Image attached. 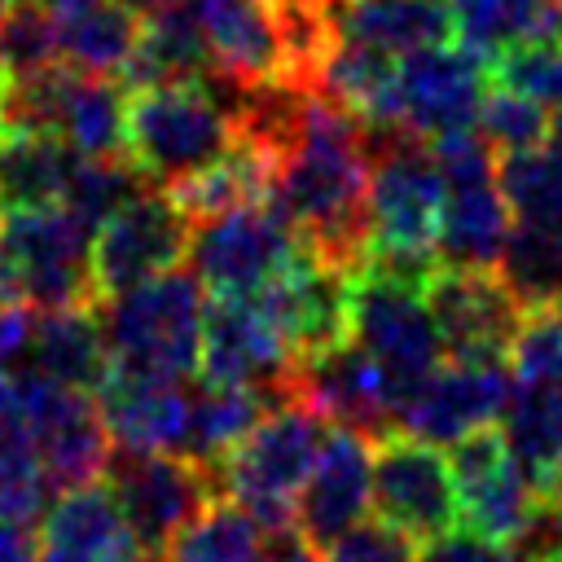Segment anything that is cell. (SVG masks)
<instances>
[{"label": "cell", "instance_id": "6da1fadb", "mask_svg": "<svg viewBox=\"0 0 562 562\" xmlns=\"http://www.w3.org/2000/svg\"><path fill=\"white\" fill-rule=\"evenodd\" d=\"M312 255L360 272L373 237L369 220V123L325 92H307L303 123L277 158L272 193Z\"/></svg>", "mask_w": 562, "mask_h": 562}, {"label": "cell", "instance_id": "7a4b0ae2", "mask_svg": "<svg viewBox=\"0 0 562 562\" xmlns=\"http://www.w3.org/2000/svg\"><path fill=\"white\" fill-rule=\"evenodd\" d=\"M443 171L430 140L391 123L369 127V255L364 268L426 285L439 268V215H443Z\"/></svg>", "mask_w": 562, "mask_h": 562}, {"label": "cell", "instance_id": "3957f363", "mask_svg": "<svg viewBox=\"0 0 562 562\" xmlns=\"http://www.w3.org/2000/svg\"><path fill=\"white\" fill-rule=\"evenodd\" d=\"M110 369L136 378L184 382L202 360L206 285L193 268H167L123 294L97 303Z\"/></svg>", "mask_w": 562, "mask_h": 562}, {"label": "cell", "instance_id": "277c9868", "mask_svg": "<svg viewBox=\"0 0 562 562\" xmlns=\"http://www.w3.org/2000/svg\"><path fill=\"white\" fill-rule=\"evenodd\" d=\"M233 114L202 83L127 88L123 154L154 189H171L198 176L233 145Z\"/></svg>", "mask_w": 562, "mask_h": 562}, {"label": "cell", "instance_id": "5b68a950", "mask_svg": "<svg viewBox=\"0 0 562 562\" xmlns=\"http://www.w3.org/2000/svg\"><path fill=\"white\" fill-rule=\"evenodd\" d=\"M325 435L329 422L299 395L272 404L220 461V496L237 501L263 531L294 522V496L312 474Z\"/></svg>", "mask_w": 562, "mask_h": 562}, {"label": "cell", "instance_id": "8992f818", "mask_svg": "<svg viewBox=\"0 0 562 562\" xmlns=\"http://www.w3.org/2000/svg\"><path fill=\"white\" fill-rule=\"evenodd\" d=\"M347 338L378 360L395 391V408L426 373H435L448 360L443 334L426 307V285L373 268L351 272Z\"/></svg>", "mask_w": 562, "mask_h": 562}, {"label": "cell", "instance_id": "52a82bcc", "mask_svg": "<svg viewBox=\"0 0 562 562\" xmlns=\"http://www.w3.org/2000/svg\"><path fill=\"white\" fill-rule=\"evenodd\" d=\"M9 391H13V413L22 417L57 492L105 474L114 457V439L105 430V417L92 391L53 382L31 364H18L9 373Z\"/></svg>", "mask_w": 562, "mask_h": 562}, {"label": "cell", "instance_id": "ba28073f", "mask_svg": "<svg viewBox=\"0 0 562 562\" xmlns=\"http://www.w3.org/2000/svg\"><path fill=\"white\" fill-rule=\"evenodd\" d=\"M303 250L307 241L299 237V228L285 220V211L272 198H263L193 220L184 259L211 294H259Z\"/></svg>", "mask_w": 562, "mask_h": 562}, {"label": "cell", "instance_id": "9c48e42d", "mask_svg": "<svg viewBox=\"0 0 562 562\" xmlns=\"http://www.w3.org/2000/svg\"><path fill=\"white\" fill-rule=\"evenodd\" d=\"M0 220H4V246L18 272V294L31 312L79 307V303L97 307L92 228L66 202L0 211Z\"/></svg>", "mask_w": 562, "mask_h": 562}, {"label": "cell", "instance_id": "30bf717a", "mask_svg": "<svg viewBox=\"0 0 562 562\" xmlns=\"http://www.w3.org/2000/svg\"><path fill=\"white\" fill-rule=\"evenodd\" d=\"M202 382L250 386L268 404L294 400L299 356L259 294H215L202 321Z\"/></svg>", "mask_w": 562, "mask_h": 562}, {"label": "cell", "instance_id": "8fae6325", "mask_svg": "<svg viewBox=\"0 0 562 562\" xmlns=\"http://www.w3.org/2000/svg\"><path fill=\"white\" fill-rule=\"evenodd\" d=\"M105 479L119 496V509L127 518L132 540L154 558H162L167 540L220 496V479L184 452L114 448Z\"/></svg>", "mask_w": 562, "mask_h": 562}, {"label": "cell", "instance_id": "7c38bea8", "mask_svg": "<svg viewBox=\"0 0 562 562\" xmlns=\"http://www.w3.org/2000/svg\"><path fill=\"white\" fill-rule=\"evenodd\" d=\"M193 220L180 211V202L167 189H140L132 202H123L110 220L92 233V290L97 303L110 294H123L167 268H176L189 255Z\"/></svg>", "mask_w": 562, "mask_h": 562}, {"label": "cell", "instance_id": "4fadbf2b", "mask_svg": "<svg viewBox=\"0 0 562 562\" xmlns=\"http://www.w3.org/2000/svg\"><path fill=\"white\" fill-rule=\"evenodd\" d=\"M492 88V61L461 40L426 44L400 57V127L422 140L479 127L483 97Z\"/></svg>", "mask_w": 562, "mask_h": 562}, {"label": "cell", "instance_id": "5bb4252c", "mask_svg": "<svg viewBox=\"0 0 562 562\" xmlns=\"http://www.w3.org/2000/svg\"><path fill=\"white\" fill-rule=\"evenodd\" d=\"M514 386V364L505 360H443L426 373L395 408V430L452 448L457 439L487 430Z\"/></svg>", "mask_w": 562, "mask_h": 562}, {"label": "cell", "instance_id": "9a60e30c", "mask_svg": "<svg viewBox=\"0 0 562 562\" xmlns=\"http://www.w3.org/2000/svg\"><path fill=\"white\" fill-rule=\"evenodd\" d=\"M373 509L382 522L413 540L448 531L461 522L457 474L443 448L413 439L404 430L378 439L373 448Z\"/></svg>", "mask_w": 562, "mask_h": 562}, {"label": "cell", "instance_id": "2e32d148", "mask_svg": "<svg viewBox=\"0 0 562 562\" xmlns=\"http://www.w3.org/2000/svg\"><path fill=\"white\" fill-rule=\"evenodd\" d=\"M426 307L443 334L448 360H505L522 321L496 268L439 263L426 277Z\"/></svg>", "mask_w": 562, "mask_h": 562}, {"label": "cell", "instance_id": "e0dca14e", "mask_svg": "<svg viewBox=\"0 0 562 562\" xmlns=\"http://www.w3.org/2000/svg\"><path fill=\"white\" fill-rule=\"evenodd\" d=\"M294 395L312 404L329 426H347L369 443L395 435V391L378 360L351 338L299 360Z\"/></svg>", "mask_w": 562, "mask_h": 562}, {"label": "cell", "instance_id": "ac0fdd59", "mask_svg": "<svg viewBox=\"0 0 562 562\" xmlns=\"http://www.w3.org/2000/svg\"><path fill=\"white\" fill-rule=\"evenodd\" d=\"M452 474H457V501H461V522L514 544L518 531L527 527L540 492L505 448L501 430H474L448 448Z\"/></svg>", "mask_w": 562, "mask_h": 562}, {"label": "cell", "instance_id": "d6986e66", "mask_svg": "<svg viewBox=\"0 0 562 562\" xmlns=\"http://www.w3.org/2000/svg\"><path fill=\"white\" fill-rule=\"evenodd\" d=\"M373 505V448L347 426H329L312 474L294 496V522L325 553L342 531L364 522Z\"/></svg>", "mask_w": 562, "mask_h": 562}, {"label": "cell", "instance_id": "ffe728a7", "mask_svg": "<svg viewBox=\"0 0 562 562\" xmlns=\"http://www.w3.org/2000/svg\"><path fill=\"white\" fill-rule=\"evenodd\" d=\"M259 299L272 312V321L281 325V334L299 360L347 338L351 272L325 263L312 250H303L272 285H263Z\"/></svg>", "mask_w": 562, "mask_h": 562}, {"label": "cell", "instance_id": "44dd1931", "mask_svg": "<svg viewBox=\"0 0 562 562\" xmlns=\"http://www.w3.org/2000/svg\"><path fill=\"white\" fill-rule=\"evenodd\" d=\"M97 404L114 448L127 452H180L189 430V391L167 378L114 373L97 386Z\"/></svg>", "mask_w": 562, "mask_h": 562}, {"label": "cell", "instance_id": "7402d4cb", "mask_svg": "<svg viewBox=\"0 0 562 562\" xmlns=\"http://www.w3.org/2000/svg\"><path fill=\"white\" fill-rule=\"evenodd\" d=\"M321 9L329 40L373 44L391 57L457 35L452 0H321Z\"/></svg>", "mask_w": 562, "mask_h": 562}, {"label": "cell", "instance_id": "603a6c76", "mask_svg": "<svg viewBox=\"0 0 562 562\" xmlns=\"http://www.w3.org/2000/svg\"><path fill=\"white\" fill-rule=\"evenodd\" d=\"M211 66L215 61H211V44H206L198 9L189 0H176L140 18V40L123 66V83L127 88L198 83Z\"/></svg>", "mask_w": 562, "mask_h": 562}, {"label": "cell", "instance_id": "cb8c5ba5", "mask_svg": "<svg viewBox=\"0 0 562 562\" xmlns=\"http://www.w3.org/2000/svg\"><path fill=\"white\" fill-rule=\"evenodd\" d=\"M26 364L48 373L53 382H66V386L97 395V386L110 378V351H105L101 321L92 316V303L35 312Z\"/></svg>", "mask_w": 562, "mask_h": 562}, {"label": "cell", "instance_id": "d4e9b609", "mask_svg": "<svg viewBox=\"0 0 562 562\" xmlns=\"http://www.w3.org/2000/svg\"><path fill=\"white\" fill-rule=\"evenodd\" d=\"M505 448L522 465V474L536 483V492H558L562 470V386L514 378L509 400L496 417Z\"/></svg>", "mask_w": 562, "mask_h": 562}, {"label": "cell", "instance_id": "484cf974", "mask_svg": "<svg viewBox=\"0 0 562 562\" xmlns=\"http://www.w3.org/2000/svg\"><path fill=\"white\" fill-rule=\"evenodd\" d=\"M509 228H514V211H509L496 176L448 184L443 215H439V263L496 268Z\"/></svg>", "mask_w": 562, "mask_h": 562}, {"label": "cell", "instance_id": "4316f807", "mask_svg": "<svg viewBox=\"0 0 562 562\" xmlns=\"http://www.w3.org/2000/svg\"><path fill=\"white\" fill-rule=\"evenodd\" d=\"M40 544L79 553L88 562H114L127 549H140L132 540V531H127V518L119 509L114 487H105L97 479L79 483V487H66L48 505V514L40 522Z\"/></svg>", "mask_w": 562, "mask_h": 562}, {"label": "cell", "instance_id": "83f0119b", "mask_svg": "<svg viewBox=\"0 0 562 562\" xmlns=\"http://www.w3.org/2000/svg\"><path fill=\"white\" fill-rule=\"evenodd\" d=\"M272 176H277V154L250 136H233V145L215 162H206L198 176L171 184L167 193L180 202V211L189 220H206V215H220V211H233L246 202H263L272 193Z\"/></svg>", "mask_w": 562, "mask_h": 562}, {"label": "cell", "instance_id": "f1b7e54d", "mask_svg": "<svg viewBox=\"0 0 562 562\" xmlns=\"http://www.w3.org/2000/svg\"><path fill=\"white\" fill-rule=\"evenodd\" d=\"M79 149L40 127H0V211L61 202Z\"/></svg>", "mask_w": 562, "mask_h": 562}, {"label": "cell", "instance_id": "f546056e", "mask_svg": "<svg viewBox=\"0 0 562 562\" xmlns=\"http://www.w3.org/2000/svg\"><path fill=\"white\" fill-rule=\"evenodd\" d=\"M61 61L88 75H123L136 40L140 13L127 0H88L57 13Z\"/></svg>", "mask_w": 562, "mask_h": 562}, {"label": "cell", "instance_id": "4dcf8cb0", "mask_svg": "<svg viewBox=\"0 0 562 562\" xmlns=\"http://www.w3.org/2000/svg\"><path fill=\"white\" fill-rule=\"evenodd\" d=\"M496 277L522 312L562 307V220H514Z\"/></svg>", "mask_w": 562, "mask_h": 562}, {"label": "cell", "instance_id": "1f68e13d", "mask_svg": "<svg viewBox=\"0 0 562 562\" xmlns=\"http://www.w3.org/2000/svg\"><path fill=\"white\" fill-rule=\"evenodd\" d=\"M272 404L250 391V386H228V382H202V391L189 395V430H184V457L206 465L220 479V461L250 435V426L268 413Z\"/></svg>", "mask_w": 562, "mask_h": 562}, {"label": "cell", "instance_id": "d6a6232c", "mask_svg": "<svg viewBox=\"0 0 562 562\" xmlns=\"http://www.w3.org/2000/svg\"><path fill=\"white\" fill-rule=\"evenodd\" d=\"M158 562H268V536L237 501L215 496L167 540Z\"/></svg>", "mask_w": 562, "mask_h": 562}, {"label": "cell", "instance_id": "836d02e7", "mask_svg": "<svg viewBox=\"0 0 562 562\" xmlns=\"http://www.w3.org/2000/svg\"><path fill=\"white\" fill-rule=\"evenodd\" d=\"M53 505V479L26 435V426L0 413V522L35 531Z\"/></svg>", "mask_w": 562, "mask_h": 562}, {"label": "cell", "instance_id": "e575fe53", "mask_svg": "<svg viewBox=\"0 0 562 562\" xmlns=\"http://www.w3.org/2000/svg\"><path fill=\"white\" fill-rule=\"evenodd\" d=\"M496 184L514 220H562V154L553 145L496 154Z\"/></svg>", "mask_w": 562, "mask_h": 562}, {"label": "cell", "instance_id": "d590c367", "mask_svg": "<svg viewBox=\"0 0 562 562\" xmlns=\"http://www.w3.org/2000/svg\"><path fill=\"white\" fill-rule=\"evenodd\" d=\"M140 189H149V180L136 171V162H132L127 154H79L61 202L97 233V224L110 220V215H114L123 202H132Z\"/></svg>", "mask_w": 562, "mask_h": 562}, {"label": "cell", "instance_id": "8d00e7d4", "mask_svg": "<svg viewBox=\"0 0 562 562\" xmlns=\"http://www.w3.org/2000/svg\"><path fill=\"white\" fill-rule=\"evenodd\" d=\"M57 61H61L57 9H48L44 0H13V9L0 18V66L9 70V79L35 75Z\"/></svg>", "mask_w": 562, "mask_h": 562}, {"label": "cell", "instance_id": "74e56055", "mask_svg": "<svg viewBox=\"0 0 562 562\" xmlns=\"http://www.w3.org/2000/svg\"><path fill=\"white\" fill-rule=\"evenodd\" d=\"M479 132L487 136V145H492L496 154L549 145L553 110L540 105V101H531L527 92H518V88L492 79V88H487V97H483V110H479Z\"/></svg>", "mask_w": 562, "mask_h": 562}, {"label": "cell", "instance_id": "f35d334b", "mask_svg": "<svg viewBox=\"0 0 562 562\" xmlns=\"http://www.w3.org/2000/svg\"><path fill=\"white\" fill-rule=\"evenodd\" d=\"M492 79L527 92L531 101L562 110V35L558 40H522L492 57Z\"/></svg>", "mask_w": 562, "mask_h": 562}, {"label": "cell", "instance_id": "ab89813d", "mask_svg": "<svg viewBox=\"0 0 562 562\" xmlns=\"http://www.w3.org/2000/svg\"><path fill=\"white\" fill-rule=\"evenodd\" d=\"M514 378H536L562 386V307L522 312L518 334L509 342Z\"/></svg>", "mask_w": 562, "mask_h": 562}, {"label": "cell", "instance_id": "60d3db41", "mask_svg": "<svg viewBox=\"0 0 562 562\" xmlns=\"http://www.w3.org/2000/svg\"><path fill=\"white\" fill-rule=\"evenodd\" d=\"M321 562H413V536H404L391 522H356L351 531H342Z\"/></svg>", "mask_w": 562, "mask_h": 562}, {"label": "cell", "instance_id": "b9f144b4", "mask_svg": "<svg viewBox=\"0 0 562 562\" xmlns=\"http://www.w3.org/2000/svg\"><path fill=\"white\" fill-rule=\"evenodd\" d=\"M413 562H518V558H514V544L505 540H492L474 527H448L426 536L413 549Z\"/></svg>", "mask_w": 562, "mask_h": 562}, {"label": "cell", "instance_id": "7bdbcfd3", "mask_svg": "<svg viewBox=\"0 0 562 562\" xmlns=\"http://www.w3.org/2000/svg\"><path fill=\"white\" fill-rule=\"evenodd\" d=\"M31 312L26 303H9L0 299V373L26 364V347H31Z\"/></svg>", "mask_w": 562, "mask_h": 562}, {"label": "cell", "instance_id": "ee69618b", "mask_svg": "<svg viewBox=\"0 0 562 562\" xmlns=\"http://www.w3.org/2000/svg\"><path fill=\"white\" fill-rule=\"evenodd\" d=\"M0 562H35L31 531H22V527H4V522H0Z\"/></svg>", "mask_w": 562, "mask_h": 562}, {"label": "cell", "instance_id": "f6af8a7d", "mask_svg": "<svg viewBox=\"0 0 562 562\" xmlns=\"http://www.w3.org/2000/svg\"><path fill=\"white\" fill-rule=\"evenodd\" d=\"M0 299L22 303V294H18V272H13V259H9V246H4V220H0Z\"/></svg>", "mask_w": 562, "mask_h": 562}, {"label": "cell", "instance_id": "bcb514c9", "mask_svg": "<svg viewBox=\"0 0 562 562\" xmlns=\"http://www.w3.org/2000/svg\"><path fill=\"white\" fill-rule=\"evenodd\" d=\"M35 562H88V558H79V553H66V549H53V544H40Z\"/></svg>", "mask_w": 562, "mask_h": 562}, {"label": "cell", "instance_id": "7dc6e473", "mask_svg": "<svg viewBox=\"0 0 562 562\" xmlns=\"http://www.w3.org/2000/svg\"><path fill=\"white\" fill-rule=\"evenodd\" d=\"M549 145L562 154V110H553V132H549Z\"/></svg>", "mask_w": 562, "mask_h": 562}, {"label": "cell", "instance_id": "c3c4849f", "mask_svg": "<svg viewBox=\"0 0 562 562\" xmlns=\"http://www.w3.org/2000/svg\"><path fill=\"white\" fill-rule=\"evenodd\" d=\"M4 101H9V70L0 66V119H4Z\"/></svg>", "mask_w": 562, "mask_h": 562}, {"label": "cell", "instance_id": "681fc988", "mask_svg": "<svg viewBox=\"0 0 562 562\" xmlns=\"http://www.w3.org/2000/svg\"><path fill=\"white\" fill-rule=\"evenodd\" d=\"M44 4H48V9H57V13H61V9H75V4H88V0H44Z\"/></svg>", "mask_w": 562, "mask_h": 562}, {"label": "cell", "instance_id": "f907efd6", "mask_svg": "<svg viewBox=\"0 0 562 562\" xmlns=\"http://www.w3.org/2000/svg\"><path fill=\"white\" fill-rule=\"evenodd\" d=\"M9 9H13V0H0V18H4V13H9Z\"/></svg>", "mask_w": 562, "mask_h": 562}, {"label": "cell", "instance_id": "816d5d0a", "mask_svg": "<svg viewBox=\"0 0 562 562\" xmlns=\"http://www.w3.org/2000/svg\"><path fill=\"white\" fill-rule=\"evenodd\" d=\"M558 492H562V470H558Z\"/></svg>", "mask_w": 562, "mask_h": 562}]
</instances>
